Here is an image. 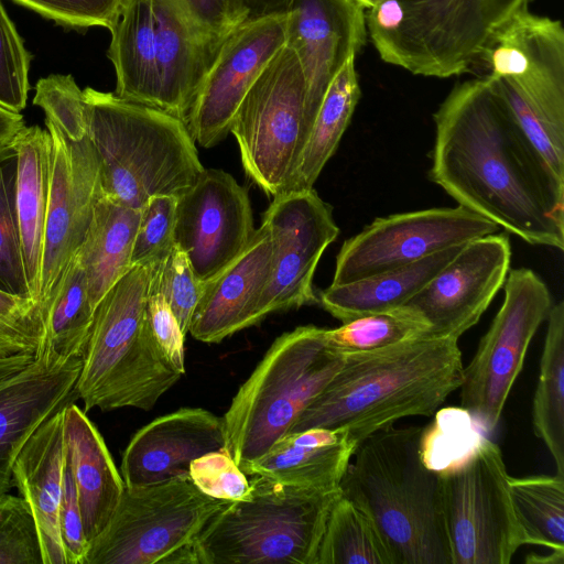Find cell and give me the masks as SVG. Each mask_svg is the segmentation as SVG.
I'll list each match as a JSON object with an SVG mask.
<instances>
[{"mask_svg": "<svg viewBox=\"0 0 564 564\" xmlns=\"http://www.w3.org/2000/svg\"><path fill=\"white\" fill-rule=\"evenodd\" d=\"M431 181L530 245L564 249V198L486 76L456 84L433 115Z\"/></svg>", "mask_w": 564, "mask_h": 564, "instance_id": "obj_1", "label": "cell"}, {"mask_svg": "<svg viewBox=\"0 0 564 564\" xmlns=\"http://www.w3.org/2000/svg\"><path fill=\"white\" fill-rule=\"evenodd\" d=\"M463 379L462 351L452 337L419 336L347 354L290 432L346 429L358 445L400 419L432 415Z\"/></svg>", "mask_w": 564, "mask_h": 564, "instance_id": "obj_2", "label": "cell"}, {"mask_svg": "<svg viewBox=\"0 0 564 564\" xmlns=\"http://www.w3.org/2000/svg\"><path fill=\"white\" fill-rule=\"evenodd\" d=\"M422 432L390 425L365 437L339 489L375 522L394 564H452L441 473L421 458Z\"/></svg>", "mask_w": 564, "mask_h": 564, "instance_id": "obj_3", "label": "cell"}, {"mask_svg": "<svg viewBox=\"0 0 564 564\" xmlns=\"http://www.w3.org/2000/svg\"><path fill=\"white\" fill-rule=\"evenodd\" d=\"M83 95L104 196L141 209L153 196H180L205 170L177 117L91 87Z\"/></svg>", "mask_w": 564, "mask_h": 564, "instance_id": "obj_4", "label": "cell"}, {"mask_svg": "<svg viewBox=\"0 0 564 564\" xmlns=\"http://www.w3.org/2000/svg\"><path fill=\"white\" fill-rule=\"evenodd\" d=\"M478 62L552 186L564 188V29L528 9L490 35Z\"/></svg>", "mask_w": 564, "mask_h": 564, "instance_id": "obj_5", "label": "cell"}, {"mask_svg": "<svg viewBox=\"0 0 564 564\" xmlns=\"http://www.w3.org/2000/svg\"><path fill=\"white\" fill-rule=\"evenodd\" d=\"M151 265H133L94 312L75 393L84 411L151 410L183 376L158 345L145 314Z\"/></svg>", "mask_w": 564, "mask_h": 564, "instance_id": "obj_6", "label": "cell"}, {"mask_svg": "<svg viewBox=\"0 0 564 564\" xmlns=\"http://www.w3.org/2000/svg\"><path fill=\"white\" fill-rule=\"evenodd\" d=\"M110 32L115 95L186 123L213 56L176 1L126 0Z\"/></svg>", "mask_w": 564, "mask_h": 564, "instance_id": "obj_7", "label": "cell"}, {"mask_svg": "<svg viewBox=\"0 0 564 564\" xmlns=\"http://www.w3.org/2000/svg\"><path fill=\"white\" fill-rule=\"evenodd\" d=\"M532 0H379L366 26L381 59L413 75L469 72L490 35Z\"/></svg>", "mask_w": 564, "mask_h": 564, "instance_id": "obj_8", "label": "cell"}, {"mask_svg": "<svg viewBox=\"0 0 564 564\" xmlns=\"http://www.w3.org/2000/svg\"><path fill=\"white\" fill-rule=\"evenodd\" d=\"M250 495L228 501L195 544L197 564H317L340 489L288 486L252 476Z\"/></svg>", "mask_w": 564, "mask_h": 564, "instance_id": "obj_9", "label": "cell"}, {"mask_svg": "<svg viewBox=\"0 0 564 564\" xmlns=\"http://www.w3.org/2000/svg\"><path fill=\"white\" fill-rule=\"evenodd\" d=\"M343 359L328 346L325 328L313 325L272 343L223 416L226 449L240 468L290 432Z\"/></svg>", "mask_w": 564, "mask_h": 564, "instance_id": "obj_10", "label": "cell"}, {"mask_svg": "<svg viewBox=\"0 0 564 564\" xmlns=\"http://www.w3.org/2000/svg\"><path fill=\"white\" fill-rule=\"evenodd\" d=\"M228 501L209 497L189 475L126 486L85 564H197L195 544Z\"/></svg>", "mask_w": 564, "mask_h": 564, "instance_id": "obj_11", "label": "cell"}, {"mask_svg": "<svg viewBox=\"0 0 564 564\" xmlns=\"http://www.w3.org/2000/svg\"><path fill=\"white\" fill-rule=\"evenodd\" d=\"M441 485L452 564H509L527 542L499 446L481 435Z\"/></svg>", "mask_w": 564, "mask_h": 564, "instance_id": "obj_12", "label": "cell"}, {"mask_svg": "<svg viewBox=\"0 0 564 564\" xmlns=\"http://www.w3.org/2000/svg\"><path fill=\"white\" fill-rule=\"evenodd\" d=\"M306 80L286 44L239 105L229 132L247 176L267 195L282 193L308 134Z\"/></svg>", "mask_w": 564, "mask_h": 564, "instance_id": "obj_13", "label": "cell"}, {"mask_svg": "<svg viewBox=\"0 0 564 564\" xmlns=\"http://www.w3.org/2000/svg\"><path fill=\"white\" fill-rule=\"evenodd\" d=\"M505 300L470 362L464 368L460 405L487 432L497 426L530 343L546 319L552 296L531 269L511 270Z\"/></svg>", "mask_w": 564, "mask_h": 564, "instance_id": "obj_14", "label": "cell"}, {"mask_svg": "<svg viewBox=\"0 0 564 564\" xmlns=\"http://www.w3.org/2000/svg\"><path fill=\"white\" fill-rule=\"evenodd\" d=\"M499 229L495 223L463 206L378 217L343 243L332 284L401 268Z\"/></svg>", "mask_w": 564, "mask_h": 564, "instance_id": "obj_15", "label": "cell"}, {"mask_svg": "<svg viewBox=\"0 0 564 564\" xmlns=\"http://www.w3.org/2000/svg\"><path fill=\"white\" fill-rule=\"evenodd\" d=\"M262 223L271 238V270L249 326L271 313L317 303L314 273L324 251L339 234L332 206L314 188L273 196Z\"/></svg>", "mask_w": 564, "mask_h": 564, "instance_id": "obj_16", "label": "cell"}, {"mask_svg": "<svg viewBox=\"0 0 564 564\" xmlns=\"http://www.w3.org/2000/svg\"><path fill=\"white\" fill-rule=\"evenodd\" d=\"M288 12L249 18L221 43L191 107L186 127L203 148L221 142L258 77L286 43Z\"/></svg>", "mask_w": 564, "mask_h": 564, "instance_id": "obj_17", "label": "cell"}, {"mask_svg": "<svg viewBox=\"0 0 564 564\" xmlns=\"http://www.w3.org/2000/svg\"><path fill=\"white\" fill-rule=\"evenodd\" d=\"M246 187L229 173L205 169L176 203L174 241L203 283L236 260L254 235Z\"/></svg>", "mask_w": 564, "mask_h": 564, "instance_id": "obj_18", "label": "cell"}, {"mask_svg": "<svg viewBox=\"0 0 564 564\" xmlns=\"http://www.w3.org/2000/svg\"><path fill=\"white\" fill-rule=\"evenodd\" d=\"M51 137V174L44 232L40 308L80 247L101 186L99 162L88 134L74 139L45 120Z\"/></svg>", "mask_w": 564, "mask_h": 564, "instance_id": "obj_19", "label": "cell"}, {"mask_svg": "<svg viewBox=\"0 0 564 564\" xmlns=\"http://www.w3.org/2000/svg\"><path fill=\"white\" fill-rule=\"evenodd\" d=\"M508 235L491 234L465 243L405 306L429 328L423 336L458 339L478 323L503 286L510 269Z\"/></svg>", "mask_w": 564, "mask_h": 564, "instance_id": "obj_20", "label": "cell"}, {"mask_svg": "<svg viewBox=\"0 0 564 564\" xmlns=\"http://www.w3.org/2000/svg\"><path fill=\"white\" fill-rule=\"evenodd\" d=\"M286 12L285 44L305 76L310 132L328 85L366 43V10L352 0H291Z\"/></svg>", "mask_w": 564, "mask_h": 564, "instance_id": "obj_21", "label": "cell"}, {"mask_svg": "<svg viewBox=\"0 0 564 564\" xmlns=\"http://www.w3.org/2000/svg\"><path fill=\"white\" fill-rule=\"evenodd\" d=\"M80 358L63 359L41 347L35 360L0 383V499L14 486V463L33 433L77 399Z\"/></svg>", "mask_w": 564, "mask_h": 564, "instance_id": "obj_22", "label": "cell"}, {"mask_svg": "<svg viewBox=\"0 0 564 564\" xmlns=\"http://www.w3.org/2000/svg\"><path fill=\"white\" fill-rule=\"evenodd\" d=\"M226 447L223 417L202 408H182L141 427L121 460L126 486H143L188 475L191 463Z\"/></svg>", "mask_w": 564, "mask_h": 564, "instance_id": "obj_23", "label": "cell"}, {"mask_svg": "<svg viewBox=\"0 0 564 564\" xmlns=\"http://www.w3.org/2000/svg\"><path fill=\"white\" fill-rule=\"evenodd\" d=\"M271 238L262 223L247 249L204 284L188 333L203 343H220L249 326L271 270Z\"/></svg>", "mask_w": 564, "mask_h": 564, "instance_id": "obj_24", "label": "cell"}, {"mask_svg": "<svg viewBox=\"0 0 564 564\" xmlns=\"http://www.w3.org/2000/svg\"><path fill=\"white\" fill-rule=\"evenodd\" d=\"M64 406L33 433L13 466L14 486L37 528L43 564H68L59 530L66 460Z\"/></svg>", "mask_w": 564, "mask_h": 564, "instance_id": "obj_25", "label": "cell"}, {"mask_svg": "<svg viewBox=\"0 0 564 564\" xmlns=\"http://www.w3.org/2000/svg\"><path fill=\"white\" fill-rule=\"evenodd\" d=\"M356 447L346 429L289 432L241 470L288 486L339 489Z\"/></svg>", "mask_w": 564, "mask_h": 564, "instance_id": "obj_26", "label": "cell"}, {"mask_svg": "<svg viewBox=\"0 0 564 564\" xmlns=\"http://www.w3.org/2000/svg\"><path fill=\"white\" fill-rule=\"evenodd\" d=\"M63 429L66 457L89 543L109 523L124 482L101 434L74 401L63 408Z\"/></svg>", "mask_w": 564, "mask_h": 564, "instance_id": "obj_27", "label": "cell"}, {"mask_svg": "<svg viewBox=\"0 0 564 564\" xmlns=\"http://www.w3.org/2000/svg\"><path fill=\"white\" fill-rule=\"evenodd\" d=\"M12 143L18 156L15 209L22 256L31 296L39 303L51 174V137L40 126H24Z\"/></svg>", "mask_w": 564, "mask_h": 564, "instance_id": "obj_28", "label": "cell"}, {"mask_svg": "<svg viewBox=\"0 0 564 564\" xmlns=\"http://www.w3.org/2000/svg\"><path fill=\"white\" fill-rule=\"evenodd\" d=\"M464 245L361 280L330 284L319 292L317 303L343 323L403 306L455 257Z\"/></svg>", "mask_w": 564, "mask_h": 564, "instance_id": "obj_29", "label": "cell"}, {"mask_svg": "<svg viewBox=\"0 0 564 564\" xmlns=\"http://www.w3.org/2000/svg\"><path fill=\"white\" fill-rule=\"evenodd\" d=\"M140 209L101 195L77 250L90 304L95 311L105 294L131 269Z\"/></svg>", "mask_w": 564, "mask_h": 564, "instance_id": "obj_30", "label": "cell"}, {"mask_svg": "<svg viewBox=\"0 0 564 564\" xmlns=\"http://www.w3.org/2000/svg\"><path fill=\"white\" fill-rule=\"evenodd\" d=\"M355 58L349 57L328 85L283 192L313 188L337 150L361 96Z\"/></svg>", "mask_w": 564, "mask_h": 564, "instance_id": "obj_31", "label": "cell"}, {"mask_svg": "<svg viewBox=\"0 0 564 564\" xmlns=\"http://www.w3.org/2000/svg\"><path fill=\"white\" fill-rule=\"evenodd\" d=\"M540 359L532 422L551 453L556 474L564 476V302L552 304Z\"/></svg>", "mask_w": 564, "mask_h": 564, "instance_id": "obj_32", "label": "cell"}, {"mask_svg": "<svg viewBox=\"0 0 564 564\" xmlns=\"http://www.w3.org/2000/svg\"><path fill=\"white\" fill-rule=\"evenodd\" d=\"M86 275L75 253L41 308L43 343L56 357H83L94 318Z\"/></svg>", "mask_w": 564, "mask_h": 564, "instance_id": "obj_33", "label": "cell"}, {"mask_svg": "<svg viewBox=\"0 0 564 564\" xmlns=\"http://www.w3.org/2000/svg\"><path fill=\"white\" fill-rule=\"evenodd\" d=\"M317 564H394V560L370 517L340 494L326 521Z\"/></svg>", "mask_w": 564, "mask_h": 564, "instance_id": "obj_34", "label": "cell"}, {"mask_svg": "<svg viewBox=\"0 0 564 564\" xmlns=\"http://www.w3.org/2000/svg\"><path fill=\"white\" fill-rule=\"evenodd\" d=\"M510 491L527 544L564 553V476H510Z\"/></svg>", "mask_w": 564, "mask_h": 564, "instance_id": "obj_35", "label": "cell"}, {"mask_svg": "<svg viewBox=\"0 0 564 564\" xmlns=\"http://www.w3.org/2000/svg\"><path fill=\"white\" fill-rule=\"evenodd\" d=\"M427 328L420 314L403 305L354 318L334 329H325V337L333 350L347 355L376 350L423 336Z\"/></svg>", "mask_w": 564, "mask_h": 564, "instance_id": "obj_36", "label": "cell"}, {"mask_svg": "<svg viewBox=\"0 0 564 564\" xmlns=\"http://www.w3.org/2000/svg\"><path fill=\"white\" fill-rule=\"evenodd\" d=\"M17 163L13 143L0 147V290L32 299L15 209Z\"/></svg>", "mask_w": 564, "mask_h": 564, "instance_id": "obj_37", "label": "cell"}, {"mask_svg": "<svg viewBox=\"0 0 564 564\" xmlns=\"http://www.w3.org/2000/svg\"><path fill=\"white\" fill-rule=\"evenodd\" d=\"M473 422L462 406L438 411L421 436L420 454L425 466L441 473L468 454L481 436Z\"/></svg>", "mask_w": 564, "mask_h": 564, "instance_id": "obj_38", "label": "cell"}, {"mask_svg": "<svg viewBox=\"0 0 564 564\" xmlns=\"http://www.w3.org/2000/svg\"><path fill=\"white\" fill-rule=\"evenodd\" d=\"M151 282L167 302L186 336L205 284L196 276L187 256L174 246L163 261L151 265Z\"/></svg>", "mask_w": 564, "mask_h": 564, "instance_id": "obj_39", "label": "cell"}, {"mask_svg": "<svg viewBox=\"0 0 564 564\" xmlns=\"http://www.w3.org/2000/svg\"><path fill=\"white\" fill-rule=\"evenodd\" d=\"M177 197H151L140 209L131 265H153L163 261L175 246L174 227Z\"/></svg>", "mask_w": 564, "mask_h": 564, "instance_id": "obj_40", "label": "cell"}, {"mask_svg": "<svg viewBox=\"0 0 564 564\" xmlns=\"http://www.w3.org/2000/svg\"><path fill=\"white\" fill-rule=\"evenodd\" d=\"M33 56L0 0V107L20 113L26 106Z\"/></svg>", "mask_w": 564, "mask_h": 564, "instance_id": "obj_41", "label": "cell"}, {"mask_svg": "<svg viewBox=\"0 0 564 564\" xmlns=\"http://www.w3.org/2000/svg\"><path fill=\"white\" fill-rule=\"evenodd\" d=\"M43 343V321L37 302L0 290V358L37 355Z\"/></svg>", "mask_w": 564, "mask_h": 564, "instance_id": "obj_42", "label": "cell"}, {"mask_svg": "<svg viewBox=\"0 0 564 564\" xmlns=\"http://www.w3.org/2000/svg\"><path fill=\"white\" fill-rule=\"evenodd\" d=\"M0 564H43L34 518L18 496L0 499Z\"/></svg>", "mask_w": 564, "mask_h": 564, "instance_id": "obj_43", "label": "cell"}, {"mask_svg": "<svg viewBox=\"0 0 564 564\" xmlns=\"http://www.w3.org/2000/svg\"><path fill=\"white\" fill-rule=\"evenodd\" d=\"M213 59L225 39L250 18L247 0H175Z\"/></svg>", "mask_w": 564, "mask_h": 564, "instance_id": "obj_44", "label": "cell"}, {"mask_svg": "<svg viewBox=\"0 0 564 564\" xmlns=\"http://www.w3.org/2000/svg\"><path fill=\"white\" fill-rule=\"evenodd\" d=\"M67 29L112 30L126 0H11Z\"/></svg>", "mask_w": 564, "mask_h": 564, "instance_id": "obj_45", "label": "cell"}, {"mask_svg": "<svg viewBox=\"0 0 564 564\" xmlns=\"http://www.w3.org/2000/svg\"><path fill=\"white\" fill-rule=\"evenodd\" d=\"M188 475L202 492L219 500H242L252 489L251 481L226 447L195 458Z\"/></svg>", "mask_w": 564, "mask_h": 564, "instance_id": "obj_46", "label": "cell"}, {"mask_svg": "<svg viewBox=\"0 0 564 564\" xmlns=\"http://www.w3.org/2000/svg\"><path fill=\"white\" fill-rule=\"evenodd\" d=\"M147 318L151 332L173 367L184 375L185 372V354L184 338L185 335L173 314L167 302L159 290L154 286L150 279L149 295L145 307Z\"/></svg>", "mask_w": 564, "mask_h": 564, "instance_id": "obj_47", "label": "cell"}, {"mask_svg": "<svg viewBox=\"0 0 564 564\" xmlns=\"http://www.w3.org/2000/svg\"><path fill=\"white\" fill-rule=\"evenodd\" d=\"M59 530L68 564H85L89 543L86 539L73 474L65 460Z\"/></svg>", "mask_w": 564, "mask_h": 564, "instance_id": "obj_48", "label": "cell"}, {"mask_svg": "<svg viewBox=\"0 0 564 564\" xmlns=\"http://www.w3.org/2000/svg\"><path fill=\"white\" fill-rule=\"evenodd\" d=\"M23 116L0 107V147L12 142L15 134L24 127Z\"/></svg>", "mask_w": 564, "mask_h": 564, "instance_id": "obj_49", "label": "cell"}, {"mask_svg": "<svg viewBox=\"0 0 564 564\" xmlns=\"http://www.w3.org/2000/svg\"><path fill=\"white\" fill-rule=\"evenodd\" d=\"M291 0H247L250 18L286 12Z\"/></svg>", "mask_w": 564, "mask_h": 564, "instance_id": "obj_50", "label": "cell"}, {"mask_svg": "<svg viewBox=\"0 0 564 564\" xmlns=\"http://www.w3.org/2000/svg\"><path fill=\"white\" fill-rule=\"evenodd\" d=\"M359 6H361L365 10L373 7L379 0H352Z\"/></svg>", "mask_w": 564, "mask_h": 564, "instance_id": "obj_51", "label": "cell"}]
</instances>
